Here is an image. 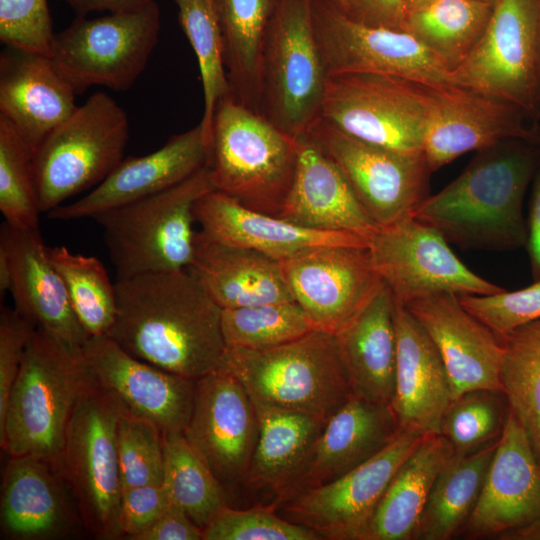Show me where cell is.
<instances>
[{"label": "cell", "mask_w": 540, "mask_h": 540, "mask_svg": "<svg viewBox=\"0 0 540 540\" xmlns=\"http://www.w3.org/2000/svg\"><path fill=\"white\" fill-rule=\"evenodd\" d=\"M296 301L314 330L335 335L373 298L383 281L367 247H318L280 261Z\"/></svg>", "instance_id": "ac0fdd59"}, {"label": "cell", "mask_w": 540, "mask_h": 540, "mask_svg": "<svg viewBox=\"0 0 540 540\" xmlns=\"http://www.w3.org/2000/svg\"><path fill=\"white\" fill-rule=\"evenodd\" d=\"M64 485L50 463L32 456H10L1 489L4 535L38 540L67 534L73 521Z\"/></svg>", "instance_id": "4dcf8cb0"}, {"label": "cell", "mask_w": 540, "mask_h": 540, "mask_svg": "<svg viewBox=\"0 0 540 540\" xmlns=\"http://www.w3.org/2000/svg\"><path fill=\"white\" fill-rule=\"evenodd\" d=\"M526 250L533 281L540 280V162L531 183Z\"/></svg>", "instance_id": "db71d44e"}, {"label": "cell", "mask_w": 540, "mask_h": 540, "mask_svg": "<svg viewBox=\"0 0 540 540\" xmlns=\"http://www.w3.org/2000/svg\"><path fill=\"white\" fill-rule=\"evenodd\" d=\"M367 249L374 269L403 305L442 293L491 295L505 290L474 273L439 231L413 216L378 227Z\"/></svg>", "instance_id": "4fadbf2b"}, {"label": "cell", "mask_w": 540, "mask_h": 540, "mask_svg": "<svg viewBox=\"0 0 540 540\" xmlns=\"http://www.w3.org/2000/svg\"><path fill=\"white\" fill-rule=\"evenodd\" d=\"M188 268L222 309L294 300L280 261L200 230Z\"/></svg>", "instance_id": "f546056e"}, {"label": "cell", "mask_w": 540, "mask_h": 540, "mask_svg": "<svg viewBox=\"0 0 540 540\" xmlns=\"http://www.w3.org/2000/svg\"><path fill=\"white\" fill-rule=\"evenodd\" d=\"M335 339L353 394L390 405L397 342L394 299L384 282L369 303L335 334Z\"/></svg>", "instance_id": "1f68e13d"}, {"label": "cell", "mask_w": 540, "mask_h": 540, "mask_svg": "<svg viewBox=\"0 0 540 540\" xmlns=\"http://www.w3.org/2000/svg\"><path fill=\"white\" fill-rule=\"evenodd\" d=\"M423 84L378 73L329 74L319 118L370 144L423 151L427 125Z\"/></svg>", "instance_id": "8fae6325"}, {"label": "cell", "mask_w": 540, "mask_h": 540, "mask_svg": "<svg viewBox=\"0 0 540 540\" xmlns=\"http://www.w3.org/2000/svg\"><path fill=\"white\" fill-rule=\"evenodd\" d=\"M426 436L400 430L392 442L365 463L331 482L300 491L279 504V515L312 529L322 539L365 540L389 482Z\"/></svg>", "instance_id": "2e32d148"}, {"label": "cell", "mask_w": 540, "mask_h": 540, "mask_svg": "<svg viewBox=\"0 0 540 540\" xmlns=\"http://www.w3.org/2000/svg\"><path fill=\"white\" fill-rule=\"evenodd\" d=\"M11 270L8 257L5 251L0 248V292L1 295L10 292Z\"/></svg>", "instance_id": "6f0895ef"}, {"label": "cell", "mask_w": 540, "mask_h": 540, "mask_svg": "<svg viewBox=\"0 0 540 540\" xmlns=\"http://www.w3.org/2000/svg\"><path fill=\"white\" fill-rule=\"evenodd\" d=\"M499 439L450 457L435 479L414 540L457 537L476 505Z\"/></svg>", "instance_id": "d590c367"}, {"label": "cell", "mask_w": 540, "mask_h": 540, "mask_svg": "<svg viewBox=\"0 0 540 540\" xmlns=\"http://www.w3.org/2000/svg\"><path fill=\"white\" fill-rule=\"evenodd\" d=\"M537 122L540 126V30L538 39V51H537Z\"/></svg>", "instance_id": "680465c9"}, {"label": "cell", "mask_w": 540, "mask_h": 540, "mask_svg": "<svg viewBox=\"0 0 540 540\" xmlns=\"http://www.w3.org/2000/svg\"><path fill=\"white\" fill-rule=\"evenodd\" d=\"M404 306L436 345L450 378L453 399L475 389L502 391L499 337L472 315L457 295L427 296Z\"/></svg>", "instance_id": "603a6c76"}, {"label": "cell", "mask_w": 540, "mask_h": 540, "mask_svg": "<svg viewBox=\"0 0 540 540\" xmlns=\"http://www.w3.org/2000/svg\"><path fill=\"white\" fill-rule=\"evenodd\" d=\"M33 150L14 126L0 116V211L5 223L39 229V207L33 175Z\"/></svg>", "instance_id": "7bdbcfd3"}, {"label": "cell", "mask_w": 540, "mask_h": 540, "mask_svg": "<svg viewBox=\"0 0 540 540\" xmlns=\"http://www.w3.org/2000/svg\"><path fill=\"white\" fill-rule=\"evenodd\" d=\"M260 430L244 482L286 497L304 468L327 420L315 415L254 405Z\"/></svg>", "instance_id": "d6a6232c"}, {"label": "cell", "mask_w": 540, "mask_h": 540, "mask_svg": "<svg viewBox=\"0 0 540 540\" xmlns=\"http://www.w3.org/2000/svg\"><path fill=\"white\" fill-rule=\"evenodd\" d=\"M326 82L312 0H279L262 50L261 114L293 137L306 134L320 117Z\"/></svg>", "instance_id": "9c48e42d"}, {"label": "cell", "mask_w": 540, "mask_h": 540, "mask_svg": "<svg viewBox=\"0 0 540 540\" xmlns=\"http://www.w3.org/2000/svg\"><path fill=\"white\" fill-rule=\"evenodd\" d=\"M307 134L336 163L377 227L412 217L430 195L432 170L423 151L404 152L370 144L320 118Z\"/></svg>", "instance_id": "5bb4252c"}, {"label": "cell", "mask_w": 540, "mask_h": 540, "mask_svg": "<svg viewBox=\"0 0 540 540\" xmlns=\"http://www.w3.org/2000/svg\"><path fill=\"white\" fill-rule=\"evenodd\" d=\"M123 410L114 396L89 379L73 409L56 468L83 525L100 539L121 536L117 427Z\"/></svg>", "instance_id": "ba28073f"}, {"label": "cell", "mask_w": 540, "mask_h": 540, "mask_svg": "<svg viewBox=\"0 0 540 540\" xmlns=\"http://www.w3.org/2000/svg\"><path fill=\"white\" fill-rule=\"evenodd\" d=\"M163 436L162 484L171 502L204 529L227 505L224 487L182 432Z\"/></svg>", "instance_id": "f35d334b"}, {"label": "cell", "mask_w": 540, "mask_h": 540, "mask_svg": "<svg viewBox=\"0 0 540 540\" xmlns=\"http://www.w3.org/2000/svg\"><path fill=\"white\" fill-rule=\"evenodd\" d=\"M212 190L216 189L206 165L174 187L94 216L116 279L188 268L197 232L194 205Z\"/></svg>", "instance_id": "8992f818"}, {"label": "cell", "mask_w": 540, "mask_h": 540, "mask_svg": "<svg viewBox=\"0 0 540 540\" xmlns=\"http://www.w3.org/2000/svg\"><path fill=\"white\" fill-rule=\"evenodd\" d=\"M333 4H335L336 6L338 5V2L339 0H330Z\"/></svg>", "instance_id": "94428289"}, {"label": "cell", "mask_w": 540, "mask_h": 540, "mask_svg": "<svg viewBox=\"0 0 540 540\" xmlns=\"http://www.w3.org/2000/svg\"><path fill=\"white\" fill-rule=\"evenodd\" d=\"M37 326L16 308L2 307L0 315V420Z\"/></svg>", "instance_id": "681fc988"}, {"label": "cell", "mask_w": 540, "mask_h": 540, "mask_svg": "<svg viewBox=\"0 0 540 540\" xmlns=\"http://www.w3.org/2000/svg\"><path fill=\"white\" fill-rule=\"evenodd\" d=\"M402 1L405 5L406 12L408 13L410 11H413L420 7L425 6L426 4L432 2L433 0H402Z\"/></svg>", "instance_id": "91938a15"}, {"label": "cell", "mask_w": 540, "mask_h": 540, "mask_svg": "<svg viewBox=\"0 0 540 540\" xmlns=\"http://www.w3.org/2000/svg\"><path fill=\"white\" fill-rule=\"evenodd\" d=\"M159 30L154 0L132 11L77 16L55 35L50 58L76 94L92 86L126 91L145 69Z\"/></svg>", "instance_id": "30bf717a"}, {"label": "cell", "mask_w": 540, "mask_h": 540, "mask_svg": "<svg viewBox=\"0 0 540 540\" xmlns=\"http://www.w3.org/2000/svg\"><path fill=\"white\" fill-rule=\"evenodd\" d=\"M337 7L356 22L404 30L407 12L402 0H339Z\"/></svg>", "instance_id": "816d5d0a"}, {"label": "cell", "mask_w": 540, "mask_h": 540, "mask_svg": "<svg viewBox=\"0 0 540 540\" xmlns=\"http://www.w3.org/2000/svg\"><path fill=\"white\" fill-rule=\"evenodd\" d=\"M129 122L123 108L97 92L33 152V175L42 213L101 183L124 158Z\"/></svg>", "instance_id": "52a82bcc"}, {"label": "cell", "mask_w": 540, "mask_h": 540, "mask_svg": "<svg viewBox=\"0 0 540 540\" xmlns=\"http://www.w3.org/2000/svg\"><path fill=\"white\" fill-rule=\"evenodd\" d=\"M81 356L92 383L114 396L128 413L163 433L184 431L193 408L196 380L142 361L107 335L90 337Z\"/></svg>", "instance_id": "ffe728a7"}, {"label": "cell", "mask_w": 540, "mask_h": 540, "mask_svg": "<svg viewBox=\"0 0 540 540\" xmlns=\"http://www.w3.org/2000/svg\"><path fill=\"white\" fill-rule=\"evenodd\" d=\"M218 369L237 377L254 405L326 420L353 395L335 335L318 330L266 350L226 348Z\"/></svg>", "instance_id": "5b68a950"}, {"label": "cell", "mask_w": 540, "mask_h": 540, "mask_svg": "<svg viewBox=\"0 0 540 540\" xmlns=\"http://www.w3.org/2000/svg\"><path fill=\"white\" fill-rule=\"evenodd\" d=\"M539 30L540 0H497L481 38L451 71L452 84L513 104L539 126Z\"/></svg>", "instance_id": "7c38bea8"}, {"label": "cell", "mask_w": 540, "mask_h": 540, "mask_svg": "<svg viewBox=\"0 0 540 540\" xmlns=\"http://www.w3.org/2000/svg\"><path fill=\"white\" fill-rule=\"evenodd\" d=\"M122 490L162 483L164 436L152 422L123 410L117 427Z\"/></svg>", "instance_id": "f6af8a7d"}, {"label": "cell", "mask_w": 540, "mask_h": 540, "mask_svg": "<svg viewBox=\"0 0 540 540\" xmlns=\"http://www.w3.org/2000/svg\"><path fill=\"white\" fill-rule=\"evenodd\" d=\"M312 20L327 75L368 72L453 85L448 66L407 31L356 22L330 0H312Z\"/></svg>", "instance_id": "9a60e30c"}, {"label": "cell", "mask_w": 540, "mask_h": 540, "mask_svg": "<svg viewBox=\"0 0 540 540\" xmlns=\"http://www.w3.org/2000/svg\"><path fill=\"white\" fill-rule=\"evenodd\" d=\"M50 57L7 47L0 56V116L34 150L78 107Z\"/></svg>", "instance_id": "83f0119b"}, {"label": "cell", "mask_w": 540, "mask_h": 540, "mask_svg": "<svg viewBox=\"0 0 540 540\" xmlns=\"http://www.w3.org/2000/svg\"><path fill=\"white\" fill-rule=\"evenodd\" d=\"M89 381L76 350L37 327L0 420L10 456H32L56 470L73 409Z\"/></svg>", "instance_id": "3957f363"}, {"label": "cell", "mask_w": 540, "mask_h": 540, "mask_svg": "<svg viewBox=\"0 0 540 540\" xmlns=\"http://www.w3.org/2000/svg\"><path fill=\"white\" fill-rule=\"evenodd\" d=\"M400 429L390 405L352 395L326 422L286 501L331 482L382 451ZM278 504V505H279Z\"/></svg>", "instance_id": "4316f807"}, {"label": "cell", "mask_w": 540, "mask_h": 540, "mask_svg": "<svg viewBox=\"0 0 540 540\" xmlns=\"http://www.w3.org/2000/svg\"><path fill=\"white\" fill-rule=\"evenodd\" d=\"M47 250L87 336L107 335L115 319L116 291L102 262L93 256L73 253L65 246Z\"/></svg>", "instance_id": "ab89813d"}, {"label": "cell", "mask_w": 540, "mask_h": 540, "mask_svg": "<svg viewBox=\"0 0 540 540\" xmlns=\"http://www.w3.org/2000/svg\"><path fill=\"white\" fill-rule=\"evenodd\" d=\"M423 152L432 172L470 151L510 139L540 146V127L519 107L456 85L423 84Z\"/></svg>", "instance_id": "e0dca14e"}, {"label": "cell", "mask_w": 540, "mask_h": 540, "mask_svg": "<svg viewBox=\"0 0 540 540\" xmlns=\"http://www.w3.org/2000/svg\"><path fill=\"white\" fill-rule=\"evenodd\" d=\"M510 413L503 391L475 389L455 397L446 410L440 434L457 454L498 440Z\"/></svg>", "instance_id": "ee69618b"}, {"label": "cell", "mask_w": 540, "mask_h": 540, "mask_svg": "<svg viewBox=\"0 0 540 540\" xmlns=\"http://www.w3.org/2000/svg\"><path fill=\"white\" fill-rule=\"evenodd\" d=\"M135 540H203V529L175 504Z\"/></svg>", "instance_id": "f5cc1de1"}, {"label": "cell", "mask_w": 540, "mask_h": 540, "mask_svg": "<svg viewBox=\"0 0 540 540\" xmlns=\"http://www.w3.org/2000/svg\"><path fill=\"white\" fill-rule=\"evenodd\" d=\"M496 539L500 540H540V516L531 521L530 523L506 531Z\"/></svg>", "instance_id": "9f6ffc18"}, {"label": "cell", "mask_w": 540, "mask_h": 540, "mask_svg": "<svg viewBox=\"0 0 540 540\" xmlns=\"http://www.w3.org/2000/svg\"><path fill=\"white\" fill-rule=\"evenodd\" d=\"M539 162L540 146L524 140H504L476 151L461 174L429 195L413 217L462 249L525 247L523 203Z\"/></svg>", "instance_id": "7a4b0ae2"}, {"label": "cell", "mask_w": 540, "mask_h": 540, "mask_svg": "<svg viewBox=\"0 0 540 540\" xmlns=\"http://www.w3.org/2000/svg\"><path fill=\"white\" fill-rule=\"evenodd\" d=\"M454 453L441 434L426 436L389 482L365 540H414L435 479Z\"/></svg>", "instance_id": "836d02e7"}, {"label": "cell", "mask_w": 540, "mask_h": 540, "mask_svg": "<svg viewBox=\"0 0 540 540\" xmlns=\"http://www.w3.org/2000/svg\"><path fill=\"white\" fill-rule=\"evenodd\" d=\"M540 516V462L510 411L479 498L457 537L496 538Z\"/></svg>", "instance_id": "44dd1931"}, {"label": "cell", "mask_w": 540, "mask_h": 540, "mask_svg": "<svg viewBox=\"0 0 540 540\" xmlns=\"http://www.w3.org/2000/svg\"><path fill=\"white\" fill-rule=\"evenodd\" d=\"M67 3L77 16H87L95 11L109 13L136 10L152 0H61Z\"/></svg>", "instance_id": "11a10c76"}, {"label": "cell", "mask_w": 540, "mask_h": 540, "mask_svg": "<svg viewBox=\"0 0 540 540\" xmlns=\"http://www.w3.org/2000/svg\"><path fill=\"white\" fill-rule=\"evenodd\" d=\"M210 145L202 125L176 135L152 153L123 158L113 171L84 196L48 214L70 221L90 218L178 185L208 165Z\"/></svg>", "instance_id": "7402d4cb"}, {"label": "cell", "mask_w": 540, "mask_h": 540, "mask_svg": "<svg viewBox=\"0 0 540 540\" xmlns=\"http://www.w3.org/2000/svg\"><path fill=\"white\" fill-rule=\"evenodd\" d=\"M0 248L9 260L15 308L73 349L88 336L77 319L65 284L48 255L39 229L25 230L3 223Z\"/></svg>", "instance_id": "484cf974"}, {"label": "cell", "mask_w": 540, "mask_h": 540, "mask_svg": "<svg viewBox=\"0 0 540 540\" xmlns=\"http://www.w3.org/2000/svg\"><path fill=\"white\" fill-rule=\"evenodd\" d=\"M277 506L233 509L226 505L203 529V540H321L310 528L276 512Z\"/></svg>", "instance_id": "bcb514c9"}, {"label": "cell", "mask_w": 540, "mask_h": 540, "mask_svg": "<svg viewBox=\"0 0 540 540\" xmlns=\"http://www.w3.org/2000/svg\"><path fill=\"white\" fill-rule=\"evenodd\" d=\"M222 334L226 348L271 349L314 330L296 301L222 309Z\"/></svg>", "instance_id": "b9f144b4"}, {"label": "cell", "mask_w": 540, "mask_h": 540, "mask_svg": "<svg viewBox=\"0 0 540 540\" xmlns=\"http://www.w3.org/2000/svg\"><path fill=\"white\" fill-rule=\"evenodd\" d=\"M461 304L497 335L540 319V280L525 288L458 296Z\"/></svg>", "instance_id": "c3c4849f"}, {"label": "cell", "mask_w": 540, "mask_h": 540, "mask_svg": "<svg viewBox=\"0 0 540 540\" xmlns=\"http://www.w3.org/2000/svg\"><path fill=\"white\" fill-rule=\"evenodd\" d=\"M171 504L162 483L123 489L119 511L121 536L135 540L153 525Z\"/></svg>", "instance_id": "f907efd6"}, {"label": "cell", "mask_w": 540, "mask_h": 540, "mask_svg": "<svg viewBox=\"0 0 540 540\" xmlns=\"http://www.w3.org/2000/svg\"><path fill=\"white\" fill-rule=\"evenodd\" d=\"M279 0H214L232 94L261 114V57Z\"/></svg>", "instance_id": "e575fe53"}, {"label": "cell", "mask_w": 540, "mask_h": 540, "mask_svg": "<svg viewBox=\"0 0 540 540\" xmlns=\"http://www.w3.org/2000/svg\"><path fill=\"white\" fill-rule=\"evenodd\" d=\"M297 143L230 92L216 105L208 166L216 190L245 207L278 216L297 168Z\"/></svg>", "instance_id": "277c9868"}, {"label": "cell", "mask_w": 540, "mask_h": 540, "mask_svg": "<svg viewBox=\"0 0 540 540\" xmlns=\"http://www.w3.org/2000/svg\"><path fill=\"white\" fill-rule=\"evenodd\" d=\"M394 323L397 359L390 407L399 429L440 434L444 414L453 400L443 359L421 324L395 300Z\"/></svg>", "instance_id": "cb8c5ba5"}, {"label": "cell", "mask_w": 540, "mask_h": 540, "mask_svg": "<svg viewBox=\"0 0 540 540\" xmlns=\"http://www.w3.org/2000/svg\"><path fill=\"white\" fill-rule=\"evenodd\" d=\"M115 291L107 336L132 356L195 380L220 367L222 308L189 268L116 279Z\"/></svg>", "instance_id": "6da1fadb"}, {"label": "cell", "mask_w": 540, "mask_h": 540, "mask_svg": "<svg viewBox=\"0 0 540 540\" xmlns=\"http://www.w3.org/2000/svg\"><path fill=\"white\" fill-rule=\"evenodd\" d=\"M179 22L196 55L204 95L200 124L210 145L217 103L231 92L214 0H174Z\"/></svg>", "instance_id": "60d3db41"}, {"label": "cell", "mask_w": 540, "mask_h": 540, "mask_svg": "<svg viewBox=\"0 0 540 540\" xmlns=\"http://www.w3.org/2000/svg\"><path fill=\"white\" fill-rule=\"evenodd\" d=\"M486 3L433 0L406 14L404 31L412 34L452 71L481 38L492 13Z\"/></svg>", "instance_id": "8d00e7d4"}, {"label": "cell", "mask_w": 540, "mask_h": 540, "mask_svg": "<svg viewBox=\"0 0 540 540\" xmlns=\"http://www.w3.org/2000/svg\"><path fill=\"white\" fill-rule=\"evenodd\" d=\"M200 231L218 242L255 250L277 261L331 245L367 247L368 240L347 232L322 231L245 207L212 190L193 209Z\"/></svg>", "instance_id": "d4e9b609"}, {"label": "cell", "mask_w": 540, "mask_h": 540, "mask_svg": "<svg viewBox=\"0 0 540 540\" xmlns=\"http://www.w3.org/2000/svg\"><path fill=\"white\" fill-rule=\"evenodd\" d=\"M498 337L502 391L540 462V319Z\"/></svg>", "instance_id": "74e56055"}, {"label": "cell", "mask_w": 540, "mask_h": 540, "mask_svg": "<svg viewBox=\"0 0 540 540\" xmlns=\"http://www.w3.org/2000/svg\"><path fill=\"white\" fill-rule=\"evenodd\" d=\"M55 35L47 0H0V39L6 47L50 57Z\"/></svg>", "instance_id": "7dc6e473"}, {"label": "cell", "mask_w": 540, "mask_h": 540, "mask_svg": "<svg viewBox=\"0 0 540 540\" xmlns=\"http://www.w3.org/2000/svg\"><path fill=\"white\" fill-rule=\"evenodd\" d=\"M479 1L488 2V1H490V0H479Z\"/></svg>", "instance_id": "6125c7cd"}, {"label": "cell", "mask_w": 540, "mask_h": 540, "mask_svg": "<svg viewBox=\"0 0 540 540\" xmlns=\"http://www.w3.org/2000/svg\"><path fill=\"white\" fill-rule=\"evenodd\" d=\"M259 430L256 408L237 377L217 369L196 380L183 434L223 487L244 482Z\"/></svg>", "instance_id": "d6986e66"}, {"label": "cell", "mask_w": 540, "mask_h": 540, "mask_svg": "<svg viewBox=\"0 0 540 540\" xmlns=\"http://www.w3.org/2000/svg\"><path fill=\"white\" fill-rule=\"evenodd\" d=\"M295 179L278 215L307 228L368 238L378 228L336 163L309 134L296 137Z\"/></svg>", "instance_id": "f1b7e54d"}]
</instances>
